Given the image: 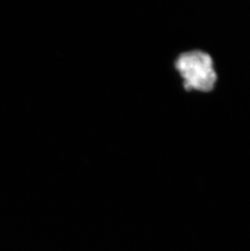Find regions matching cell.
I'll list each match as a JSON object with an SVG mask.
<instances>
[{"label": "cell", "mask_w": 250, "mask_h": 251, "mask_svg": "<svg viewBox=\"0 0 250 251\" xmlns=\"http://www.w3.org/2000/svg\"><path fill=\"white\" fill-rule=\"evenodd\" d=\"M175 68L184 79V87L189 91H210L217 80L212 58L202 50L182 53L176 59Z\"/></svg>", "instance_id": "obj_1"}]
</instances>
